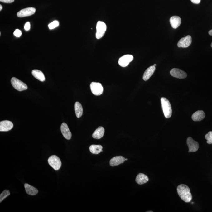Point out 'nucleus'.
<instances>
[{
  "mask_svg": "<svg viewBox=\"0 0 212 212\" xmlns=\"http://www.w3.org/2000/svg\"><path fill=\"white\" fill-rule=\"evenodd\" d=\"M177 193L182 200L186 203L190 202L192 199V195L188 186L185 184H180L177 188Z\"/></svg>",
  "mask_w": 212,
  "mask_h": 212,
  "instance_id": "f257e3e1",
  "label": "nucleus"
},
{
  "mask_svg": "<svg viewBox=\"0 0 212 212\" xmlns=\"http://www.w3.org/2000/svg\"><path fill=\"white\" fill-rule=\"evenodd\" d=\"M162 107L165 117L169 118L172 116V109L170 103L166 98H162L161 99Z\"/></svg>",
  "mask_w": 212,
  "mask_h": 212,
  "instance_id": "f03ea898",
  "label": "nucleus"
},
{
  "mask_svg": "<svg viewBox=\"0 0 212 212\" xmlns=\"http://www.w3.org/2000/svg\"><path fill=\"white\" fill-rule=\"evenodd\" d=\"M11 83L13 87L19 91H22L28 89V87L25 83L14 77L12 78Z\"/></svg>",
  "mask_w": 212,
  "mask_h": 212,
  "instance_id": "7ed1b4c3",
  "label": "nucleus"
},
{
  "mask_svg": "<svg viewBox=\"0 0 212 212\" xmlns=\"http://www.w3.org/2000/svg\"><path fill=\"white\" fill-rule=\"evenodd\" d=\"M48 163L50 166L55 170L60 169L62 165L60 158L55 155H52L48 159Z\"/></svg>",
  "mask_w": 212,
  "mask_h": 212,
  "instance_id": "20e7f679",
  "label": "nucleus"
},
{
  "mask_svg": "<svg viewBox=\"0 0 212 212\" xmlns=\"http://www.w3.org/2000/svg\"><path fill=\"white\" fill-rule=\"evenodd\" d=\"M107 30V25L102 21H99L96 25V32L95 36L97 39L101 38L105 34Z\"/></svg>",
  "mask_w": 212,
  "mask_h": 212,
  "instance_id": "39448f33",
  "label": "nucleus"
},
{
  "mask_svg": "<svg viewBox=\"0 0 212 212\" xmlns=\"http://www.w3.org/2000/svg\"><path fill=\"white\" fill-rule=\"evenodd\" d=\"M90 87L92 94L97 96L102 94L104 91L102 85L99 83L93 82L91 83Z\"/></svg>",
  "mask_w": 212,
  "mask_h": 212,
  "instance_id": "423d86ee",
  "label": "nucleus"
},
{
  "mask_svg": "<svg viewBox=\"0 0 212 212\" xmlns=\"http://www.w3.org/2000/svg\"><path fill=\"white\" fill-rule=\"evenodd\" d=\"M36 9L34 7H27L20 11L17 13L19 17H25L31 16L36 12Z\"/></svg>",
  "mask_w": 212,
  "mask_h": 212,
  "instance_id": "0eeeda50",
  "label": "nucleus"
},
{
  "mask_svg": "<svg viewBox=\"0 0 212 212\" xmlns=\"http://www.w3.org/2000/svg\"><path fill=\"white\" fill-rule=\"evenodd\" d=\"M187 143L189 149V152H195L199 148V143L194 140L191 137H188Z\"/></svg>",
  "mask_w": 212,
  "mask_h": 212,
  "instance_id": "6e6552de",
  "label": "nucleus"
},
{
  "mask_svg": "<svg viewBox=\"0 0 212 212\" xmlns=\"http://www.w3.org/2000/svg\"><path fill=\"white\" fill-rule=\"evenodd\" d=\"M134 57L131 55H125L119 58L118 63L119 65L123 67H125L129 65V64L132 61Z\"/></svg>",
  "mask_w": 212,
  "mask_h": 212,
  "instance_id": "1a4fd4ad",
  "label": "nucleus"
},
{
  "mask_svg": "<svg viewBox=\"0 0 212 212\" xmlns=\"http://www.w3.org/2000/svg\"><path fill=\"white\" fill-rule=\"evenodd\" d=\"M192 43V37L188 35L180 39L178 43L179 48H187Z\"/></svg>",
  "mask_w": 212,
  "mask_h": 212,
  "instance_id": "9d476101",
  "label": "nucleus"
},
{
  "mask_svg": "<svg viewBox=\"0 0 212 212\" xmlns=\"http://www.w3.org/2000/svg\"><path fill=\"white\" fill-rule=\"evenodd\" d=\"M171 76L178 79H185L187 76V74L184 71L180 69L174 68L170 71Z\"/></svg>",
  "mask_w": 212,
  "mask_h": 212,
  "instance_id": "9b49d317",
  "label": "nucleus"
},
{
  "mask_svg": "<svg viewBox=\"0 0 212 212\" xmlns=\"http://www.w3.org/2000/svg\"><path fill=\"white\" fill-rule=\"evenodd\" d=\"M13 125L10 121L5 120L0 122V131L7 132L10 131L13 128Z\"/></svg>",
  "mask_w": 212,
  "mask_h": 212,
  "instance_id": "f8f14e48",
  "label": "nucleus"
},
{
  "mask_svg": "<svg viewBox=\"0 0 212 212\" xmlns=\"http://www.w3.org/2000/svg\"><path fill=\"white\" fill-rule=\"evenodd\" d=\"M60 130L65 138L68 140H70L72 137V133L70 131L68 126L65 123H63L60 127Z\"/></svg>",
  "mask_w": 212,
  "mask_h": 212,
  "instance_id": "ddd939ff",
  "label": "nucleus"
},
{
  "mask_svg": "<svg viewBox=\"0 0 212 212\" xmlns=\"http://www.w3.org/2000/svg\"><path fill=\"white\" fill-rule=\"evenodd\" d=\"M125 157L122 156H116L113 157L110 160V166H119L125 162Z\"/></svg>",
  "mask_w": 212,
  "mask_h": 212,
  "instance_id": "4468645a",
  "label": "nucleus"
},
{
  "mask_svg": "<svg viewBox=\"0 0 212 212\" xmlns=\"http://www.w3.org/2000/svg\"><path fill=\"white\" fill-rule=\"evenodd\" d=\"M205 113L202 110H198L193 113L192 119L195 122H199L205 118Z\"/></svg>",
  "mask_w": 212,
  "mask_h": 212,
  "instance_id": "2eb2a0df",
  "label": "nucleus"
},
{
  "mask_svg": "<svg viewBox=\"0 0 212 212\" xmlns=\"http://www.w3.org/2000/svg\"><path fill=\"white\" fill-rule=\"evenodd\" d=\"M181 19L179 17L177 16H172L170 19V22L172 28H178L181 24Z\"/></svg>",
  "mask_w": 212,
  "mask_h": 212,
  "instance_id": "dca6fc26",
  "label": "nucleus"
},
{
  "mask_svg": "<svg viewBox=\"0 0 212 212\" xmlns=\"http://www.w3.org/2000/svg\"><path fill=\"white\" fill-rule=\"evenodd\" d=\"M149 179L147 175L143 173H140L137 176L136 178V182L138 184L143 185L147 182Z\"/></svg>",
  "mask_w": 212,
  "mask_h": 212,
  "instance_id": "f3484780",
  "label": "nucleus"
},
{
  "mask_svg": "<svg viewBox=\"0 0 212 212\" xmlns=\"http://www.w3.org/2000/svg\"><path fill=\"white\" fill-rule=\"evenodd\" d=\"M156 70L155 66H152L148 68L145 70L144 73L143 74V79L145 81H147L149 79L151 76L154 74V71Z\"/></svg>",
  "mask_w": 212,
  "mask_h": 212,
  "instance_id": "a211bd4d",
  "label": "nucleus"
},
{
  "mask_svg": "<svg viewBox=\"0 0 212 212\" xmlns=\"http://www.w3.org/2000/svg\"><path fill=\"white\" fill-rule=\"evenodd\" d=\"M104 129L102 127H98L97 129L92 134V137L95 139H100L104 136Z\"/></svg>",
  "mask_w": 212,
  "mask_h": 212,
  "instance_id": "6ab92c4d",
  "label": "nucleus"
},
{
  "mask_svg": "<svg viewBox=\"0 0 212 212\" xmlns=\"http://www.w3.org/2000/svg\"><path fill=\"white\" fill-rule=\"evenodd\" d=\"M25 187L26 193L29 195L34 196V195H37L38 193V190L36 188L28 184H25Z\"/></svg>",
  "mask_w": 212,
  "mask_h": 212,
  "instance_id": "aec40b11",
  "label": "nucleus"
},
{
  "mask_svg": "<svg viewBox=\"0 0 212 212\" xmlns=\"http://www.w3.org/2000/svg\"><path fill=\"white\" fill-rule=\"evenodd\" d=\"M32 74L33 76L39 81L42 82L45 81V78L44 74L41 71L38 70H34L32 71Z\"/></svg>",
  "mask_w": 212,
  "mask_h": 212,
  "instance_id": "412c9836",
  "label": "nucleus"
},
{
  "mask_svg": "<svg viewBox=\"0 0 212 212\" xmlns=\"http://www.w3.org/2000/svg\"><path fill=\"white\" fill-rule=\"evenodd\" d=\"M74 109L77 117H81L83 113V108L81 104L79 102H75L74 104Z\"/></svg>",
  "mask_w": 212,
  "mask_h": 212,
  "instance_id": "4be33fe9",
  "label": "nucleus"
},
{
  "mask_svg": "<svg viewBox=\"0 0 212 212\" xmlns=\"http://www.w3.org/2000/svg\"><path fill=\"white\" fill-rule=\"evenodd\" d=\"M103 147L101 145H92L89 147V149L92 153L98 154L103 152Z\"/></svg>",
  "mask_w": 212,
  "mask_h": 212,
  "instance_id": "5701e85b",
  "label": "nucleus"
},
{
  "mask_svg": "<svg viewBox=\"0 0 212 212\" xmlns=\"http://www.w3.org/2000/svg\"><path fill=\"white\" fill-rule=\"evenodd\" d=\"M10 194V192L8 190H5L0 195V202H2L4 199Z\"/></svg>",
  "mask_w": 212,
  "mask_h": 212,
  "instance_id": "b1692460",
  "label": "nucleus"
},
{
  "mask_svg": "<svg viewBox=\"0 0 212 212\" xmlns=\"http://www.w3.org/2000/svg\"><path fill=\"white\" fill-rule=\"evenodd\" d=\"M205 139L207 140V143L209 144H212V131H210L205 135Z\"/></svg>",
  "mask_w": 212,
  "mask_h": 212,
  "instance_id": "393cba45",
  "label": "nucleus"
},
{
  "mask_svg": "<svg viewBox=\"0 0 212 212\" xmlns=\"http://www.w3.org/2000/svg\"><path fill=\"white\" fill-rule=\"evenodd\" d=\"M59 25V22L58 21H54L48 25V27L50 30L54 29L56 28Z\"/></svg>",
  "mask_w": 212,
  "mask_h": 212,
  "instance_id": "a878e982",
  "label": "nucleus"
},
{
  "mask_svg": "<svg viewBox=\"0 0 212 212\" xmlns=\"http://www.w3.org/2000/svg\"><path fill=\"white\" fill-rule=\"evenodd\" d=\"M13 34L16 37H19L22 35V32L20 30L16 29L13 33Z\"/></svg>",
  "mask_w": 212,
  "mask_h": 212,
  "instance_id": "bb28decb",
  "label": "nucleus"
},
{
  "mask_svg": "<svg viewBox=\"0 0 212 212\" xmlns=\"http://www.w3.org/2000/svg\"><path fill=\"white\" fill-rule=\"evenodd\" d=\"M30 29V24L29 22H27L25 25V29L26 31H28Z\"/></svg>",
  "mask_w": 212,
  "mask_h": 212,
  "instance_id": "cd10ccee",
  "label": "nucleus"
},
{
  "mask_svg": "<svg viewBox=\"0 0 212 212\" xmlns=\"http://www.w3.org/2000/svg\"><path fill=\"white\" fill-rule=\"evenodd\" d=\"M15 0H0L1 2L6 3H11L14 2Z\"/></svg>",
  "mask_w": 212,
  "mask_h": 212,
  "instance_id": "c85d7f7f",
  "label": "nucleus"
},
{
  "mask_svg": "<svg viewBox=\"0 0 212 212\" xmlns=\"http://www.w3.org/2000/svg\"><path fill=\"white\" fill-rule=\"evenodd\" d=\"M194 4H198L200 2L201 0H190Z\"/></svg>",
  "mask_w": 212,
  "mask_h": 212,
  "instance_id": "c756f323",
  "label": "nucleus"
},
{
  "mask_svg": "<svg viewBox=\"0 0 212 212\" xmlns=\"http://www.w3.org/2000/svg\"><path fill=\"white\" fill-rule=\"evenodd\" d=\"M209 34H210V36H212V30H210V31H209Z\"/></svg>",
  "mask_w": 212,
  "mask_h": 212,
  "instance_id": "7c9ffc66",
  "label": "nucleus"
},
{
  "mask_svg": "<svg viewBox=\"0 0 212 212\" xmlns=\"http://www.w3.org/2000/svg\"><path fill=\"white\" fill-rule=\"evenodd\" d=\"M2 6L1 5H0V10H2Z\"/></svg>",
  "mask_w": 212,
  "mask_h": 212,
  "instance_id": "2f4dec72",
  "label": "nucleus"
},
{
  "mask_svg": "<svg viewBox=\"0 0 212 212\" xmlns=\"http://www.w3.org/2000/svg\"><path fill=\"white\" fill-rule=\"evenodd\" d=\"M156 65H156V64H154V65L153 66H156Z\"/></svg>",
  "mask_w": 212,
  "mask_h": 212,
  "instance_id": "473e14b6",
  "label": "nucleus"
},
{
  "mask_svg": "<svg viewBox=\"0 0 212 212\" xmlns=\"http://www.w3.org/2000/svg\"><path fill=\"white\" fill-rule=\"evenodd\" d=\"M125 161H126V160H127V158L125 159Z\"/></svg>",
  "mask_w": 212,
  "mask_h": 212,
  "instance_id": "72a5a7b5",
  "label": "nucleus"
},
{
  "mask_svg": "<svg viewBox=\"0 0 212 212\" xmlns=\"http://www.w3.org/2000/svg\"><path fill=\"white\" fill-rule=\"evenodd\" d=\"M211 47L212 48V43H211Z\"/></svg>",
  "mask_w": 212,
  "mask_h": 212,
  "instance_id": "f704fd0d",
  "label": "nucleus"
},
{
  "mask_svg": "<svg viewBox=\"0 0 212 212\" xmlns=\"http://www.w3.org/2000/svg\"><path fill=\"white\" fill-rule=\"evenodd\" d=\"M147 212H152L153 211H147Z\"/></svg>",
  "mask_w": 212,
  "mask_h": 212,
  "instance_id": "c9c22d12",
  "label": "nucleus"
}]
</instances>
